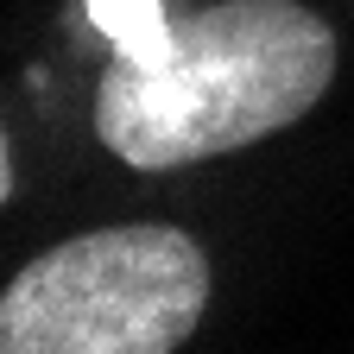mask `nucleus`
<instances>
[{
	"mask_svg": "<svg viewBox=\"0 0 354 354\" xmlns=\"http://www.w3.org/2000/svg\"><path fill=\"white\" fill-rule=\"evenodd\" d=\"M335 76V32L297 0H221L177 26L165 64L102 76L95 127L140 171L196 165L291 127Z\"/></svg>",
	"mask_w": 354,
	"mask_h": 354,
	"instance_id": "nucleus-1",
	"label": "nucleus"
},
{
	"mask_svg": "<svg viewBox=\"0 0 354 354\" xmlns=\"http://www.w3.org/2000/svg\"><path fill=\"white\" fill-rule=\"evenodd\" d=\"M209 304V259L190 234H76L38 253L0 297V354H165Z\"/></svg>",
	"mask_w": 354,
	"mask_h": 354,
	"instance_id": "nucleus-2",
	"label": "nucleus"
},
{
	"mask_svg": "<svg viewBox=\"0 0 354 354\" xmlns=\"http://www.w3.org/2000/svg\"><path fill=\"white\" fill-rule=\"evenodd\" d=\"M88 19H95L108 38H114V57L120 64H165L171 44H177V26L165 19V0H82Z\"/></svg>",
	"mask_w": 354,
	"mask_h": 354,
	"instance_id": "nucleus-3",
	"label": "nucleus"
},
{
	"mask_svg": "<svg viewBox=\"0 0 354 354\" xmlns=\"http://www.w3.org/2000/svg\"><path fill=\"white\" fill-rule=\"evenodd\" d=\"M7 190H13V165H7V140H0V203H7Z\"/></svg>",
	"mask_w": 354,
	"mask_h": 354,
	"instance_id": "nucleus-4",
	"label": "nucleus"
}]
</instances>
